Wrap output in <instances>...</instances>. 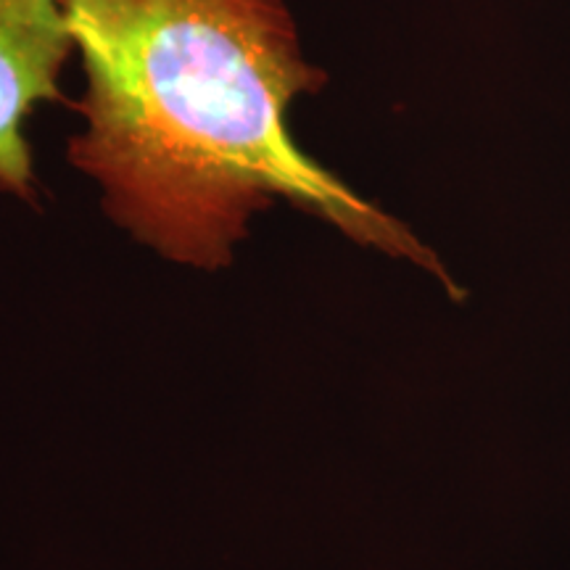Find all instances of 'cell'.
<instances>
[{"mask_svg":"<svg viewBox=\"0 0 570 570\" xmlns=\"http://www.w3.org/2000/svg\"><path fill=\"white\" fill-rule=\"evenodd\" d=\"M75 56L63 0H0V196L40 209L42 183L27 138L40 106L67 104Z\"/></svg>","mask_w":570,"mask_h":570,"instance_id":"2","label":"cell"},{"mask_svg":"<svg viewBox=\"0 0 570 570\" xmlns=\"http://www.w3.org/2000/svg\"><path fill=\"white\" fill-rule=\"evenodd\" d=\"M85 90L67 156L119 230L217 273L277 204L407 262L465 298L407 223L304 151L298 98L327 88L288 0H63Z\"/></svg>","mask_w":570,"mask_h":570,"instance_id":"1","label":"cell"}]
</instances>
